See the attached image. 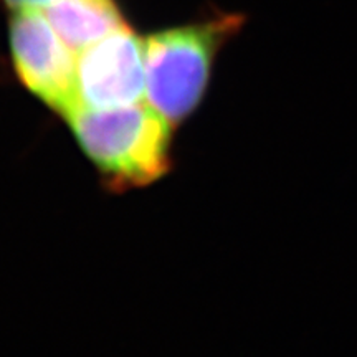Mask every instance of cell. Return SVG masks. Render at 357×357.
<instances>
[{
  "instance_id": "1",
  "label": "cell",
  "mask_w": 357,
  "mask_h": 357,
  "mask_svg": "<svg viewBox=\"0 0 357 357\" xmlns=\"http://www.w3.org/2000/svg\"><path fill=\"white\" fill-rule=\"evenodd\" d=\"M84 154L116 190L147 185L171 167L172 124L146 101L65 116Z\"/></svg>"
},
{
  "instance_id": "2",
  "label": "cell",
  "mask_w": 357,
  "mask_h": 357,
  "mask_svg": "<svg viewBox=\"0 0 357 357\" xmlns=\"http://www.w3.org/2000/svg\"><path fill=\"white\" fill-rule=\"evenodd\" d=\"M238 15L155 32L146 38V102L178 124L202 100L223 43L242 26Z\"/></svg>"
},
{
  "instance_id": "3",
  "label": "cell",
  "mask_w": 357,
  "mask_h": 357,
  "mask_svg": "<svg viewBox=\"0 0 357 357\" xmlns=\"http://www.w3.org/2000/svg\"><path fill=\"white\" fill-rule=\"evenodd\" d=\"M13 68L24 86L65 118L78 108V53L43 10H13L8 24Z\"/></svg>"
},
{
  "instance_id": "4",
  "label": "cell",
  "mask_w": 357,
  "mask_h": 357,
  "mask_svg": "<svg viewBox=\"0 0 357 357\" xmlns=\"http://www.w3.org/2000/svg\"><path fill=\"white\" fill-rule=\"evenodd\" d=\"M78 108L109 109L146 101V40L129 25L78 53Z\"/></svg>"
},
{
  "instance_id": "5",
  "label": "cell",
  "mask_w": 357,
  "mask_h": 357,
  "mask_svg": "<svg viewBox=\"0 0 357 357\" xmlns=\"http://www.w3.org/2000/svg\"><path fill=\"white\" fill-rule=\"evenodd\" d=\"M43 12L77 53L128 25L114 0H58Z\"/></svg>"
},
{
  "instance_id": "6",
  "label": "cell",
  "mask_w": 357,
  "mask_h": 357,
  "mask_svg": "<svg viewBox=\"0 0 357 357\" xmlns=\"http://www.w3.org/2000/svg\"><path fill=\"white\" fill-rule=\"evenodd\" d=\"M6 6L10 10H26V8H33V10H47L48 7L58 2V0H3Z\"/></svg>"
}]
</instances>
